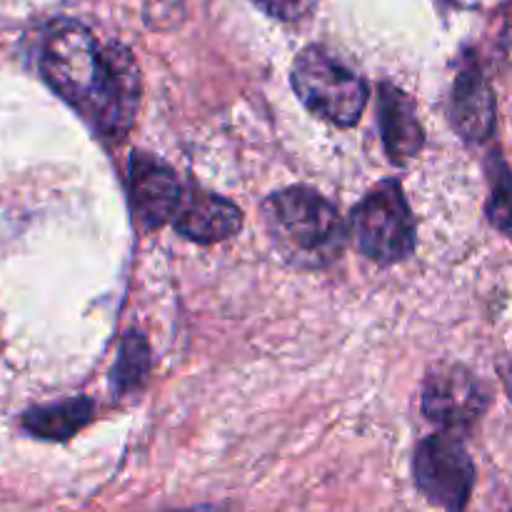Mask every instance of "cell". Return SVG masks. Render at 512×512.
<instances>
[{"label": "cell", "instance_id": "6da1fadb", "mask_svg": "<svg viewBox=\"0 0 512 512\" xmlns=\"http://www.w3.org/2000/svg\"><path fill=\"white\" fill-rule=\"evenodd\" d=\"M45 83L108 138L130 130L140 100V73L123 45L100 48L78 20H55L40 45Z\"/></svg>", "mask_w": 512, "mask_h": 512}, {"label": "cell", "instance_id": "7a4b0ae2", "mask_svg": "<svg viewBox=\"0 0 512 512\" xmlns=\"http://www.w3.org/2000/svg\"><path fill=\"white\" fill-rule=\"evenodd\" d=\"M263 218L278 253L295 268H325L343 253V218L318 190L285 188L273 193L265 200Z\"/></svg>", "mask_w": 512, "mask_h": 512}, {"label": "cell", "instance_id": "3957f363", "mask_svg": "<svg viewBox=\"0 0 512 512\" xmlns=\"http://www.w3.org/2000/svg\"><path fill=\"white\" fill-rule=\"evenodd\" d=\"M293 88L310 113L350 128L368 105V85L328 50L310 45L293 63Z\"/></svg>", "mask_w": 512, "mask_h": 512}, {"label": "cell", "instance_id": "277c9868", "mask_svg": "<svg viewBox=\"0 0 512 512\" xmlns=\"http://www.w3.org/2000/svg\"><path fill=\"white\" fill-rule=\"evenodd\" d=\"M353 238L360 253L375 263H398L415 250V223L403 188L385 180L353 210Z\"/></svg>", "mask_w": 512, "mask_h": 512}, {"label": "cell", "instance_id": "5b68a950", "mask_svg": "<svg viewBox=\"0 0 512 512\" xmlns=\"http://www.w3.org/2000/svg\"><path fill=\"white\" fill-rule=\"evenodd\" d=\"M415 488L435 508L465 512L475 488V465L463 440L453 433H435L415 450Z\"/></svg>", "mask_w": 512, "mask_h": 512}, {"label": "cell", "instance_id": "8992f818", "mask_svg": "<svg viewBox=\"0 0 512 512\" xmlns=\"http://www.w3.org/2000/svg\"><path fill=\"white\" fill-rule=\"evenodd\" d=\"M488 403V390L465 365H438L425 378L423 413L448 433L473 425Z\"/></svg>", "mask_w": 512, "mask_h": 512}, {"label": "cell", "instance_id": "52a82bcc", "mask_svg": "<svg viewBox=\"0 0 512 512\" xmlns=\"http://www.w3.org/2000/svg\"><path fill=\"white\" fill-rule=\"evenodd\" d=\"M188 183L170 165L150 155L135 153L130 160V205L143 228L173 223Z\"/></svg>", "mask_w": 512, "mask_h": 512}, {"label": "cell", "instance_id": "ba28073f", "mask_svg": "<svg viewBox=\"0 0 512 512\" xmlns=\"http://www.w3.org/2000/svg\"><path fill=\"white\" fill-rule=\"evenodd\" d=\"M173 228L195 243H218L233 238L243 228V213L230 200L188 185L173 218Z\"/></svg>", "mask_w": 512, "mask_h": 512}, {"label": "cell", "instance_id": "9c48e42d", "mask_svg": "<svg viewBox=\"0 0 512 512\" xmlns=\"http://www.w3.org/2000/svg\"><path fill=\"white\" fill-rule=\"evenodd\" d=\"M450 118L465 140H485L495 130V98L478 63H465L458 70L450 98Z\"/></svg>", "mask_w": 512, "mask_h": 512}, {"label": "cell", "instance_id": "30bf717a", "mask_svg": "<svg viewBox=\"0 0 512 512\" xmlns=\"http://www.w3.org/2000/svg\"><path fill=\"white\" fill-rule=\"evenodd\" d=\"M378 115L385 153L393 163H408L423 150L425 130L418 118V108L408 93L390 83L380 85Z\"/></svg>", "mask_w": 512, "mask_h": 512}, {"label": "cell", "instance_id": "8fae6325", "mask_svg": "<svg viewBox=\"0 0 512 512\" xmlns=\"http://www.w3.org/2000/svg\"><path fill=\"white\" fill-rule=\"evenodd\" d=\"M95 403L88 398H68L60 403L38 405L23 413V428L33 438L63 443L85 428L93 420Z\"/></svg>", "mask_w": 512, "mask_h": 512}, {"label": "cell", "instance_id": "7c38bea8", "mask_svg": "<svg viewBox=\"0 0 512 512\" xmlns=\"http://www.w3.org/2000/svg\"><path fill=\"white\" fill-rule=\"evenodd\" d=\"M150 373V350L148 343L140 333L130 330L123 335L118 348V360H115L113 370H110V385L113 393L125 395L130 390L140 388Z\"/></svg>", "mask_w": 512, "mask_h": 512}, {"label": "cell", "instance_id": "4fadbf2b", "mask_svg": "<svg viewBox=\"0 0 512 512\" xmlns=\"http://www.w3.org/2000/svg\"><path fill=\"white\" fill-rule=\"evenodd\" d=\"M488 218L503 235L512 238V173L498 153L490 158Z\"/></svg>", "mask_w": 512, "mask_h": 512}, {"label": "cell", "instance_id": "5bb4252c", "mask_svg": "<svg viewBox=\"0 0 512 512\" xmlns=\"http://www.w3.org/2000/svg\"><path fill=\"white\" fill-rule=\"evenodd\" d=\"M260 10L285 23H298L315 10L318 0H253Z\"/></svg>", "mask_w": 512, "mask_h": 512}, {"label": "cell", "instance_id": "9a60e30c", "mask_svg": "<svg viewBox=\"0 0 512 512\" xmlns=\"http://www.w3.org/2000/svg\"><path fill=\"white\" fill-rule=\"evenodd\" d=\"M168 512H225L218 505H198V508H185V510H168Z\"/></svg>", "mask_w": 512, "mask_h": 512}, {"label": "cell", "instance_id": "2e32d148", "mask_svg": "<svg viewBox=\"0 0 512 512\" xmlns=\"http://www.w3.org/2000/svg\"><path fill=\"white\" fill-rule=\"evenodd\" d=\"M503 380H505V388H508V395L512 400V363L508 365V368H503Z\"/></svg>", "mask_w": 512, "mask_h": 512}]
</instances>
